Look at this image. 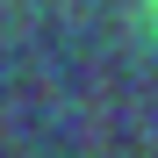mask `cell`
I'll use <instances>...</instances> for the list:
<instances>
[{
    "label": "cell",
    "instance_id": "6da1fadb",
    "mask_svg": "<svg viewBox=\"0 0 158 158\" xmlns=\"http://www.w3.org/2000/svg\"><path fill=\"white\" fill-rule=\"evenodd\" d=\"M151 15H158V0H151Z\"/></svg>",
    "mask_w": 158,
    "mask_h": 158
}]
</instances>
